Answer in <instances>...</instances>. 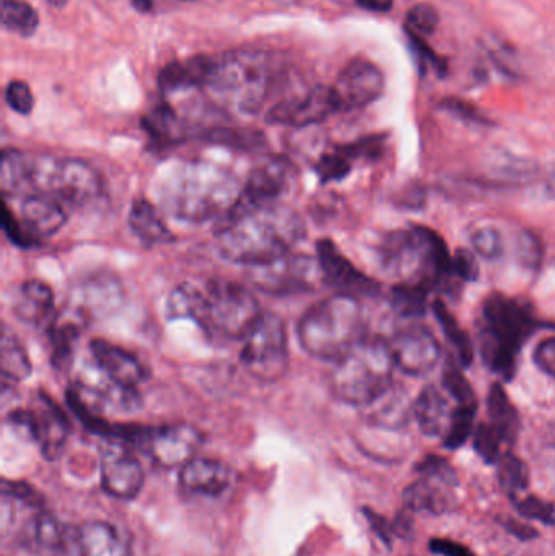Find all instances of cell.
<instances>
[{
  "label": "cell",
  "mask_w": 555,
  "mask_h": 556,
  "mask_svg": "<svg viewBox=\"0 0 555 556\" xmlns=\"http://www.w3.org/2000/svg\"><path fill=\"white\" fill-rule=\"evenodd\" d=\"M305 235L303 218L282 202L225 215L215 225L220 256L248 267L292 253Z\"/></svg>",
  "instance_id": "cell-1"
},
{
  "label": "cell",
  "mask_w": 555,
  "mask_h": 556,
  "mask_svg": "<svg viewBox=\"0 0 555 556\" xmlns=\"http://www.w3.org/2000/svg\"><path fill=\"white\" fill-rule=\"evenodd\" d=\"M240 182L230 172L211 163L191 162L169 168L160 181L163 211L188 224L220 220L238 201Z\"/></svg>",
  "instance_id": "cell-2"
},
{
  "label": "cell",
  "mask_w": 555,
  "mask_h": 556,
  "mask_svg": "<svg viewBox=\"0 0 555 556\" xmlns=\"http://www.w3.org/2000/svg\"><path fill=\"white\" fill-rule=\"evenodd\" d=\"M297 333L310 356L338 362L367 337L361 301L341 293L325 298L303 314Z\"/></svg>",
  "instance_id": "cell-3"
},
{
  "label": "cell",
  "mask_w": 555,
  "mask_h": 556,
  "mask_svg": "<svg viewBox=\"0 0 555 556\" xmlns=\"http://www.w3.org/2000/svg\"><path fill=\"white\" fill-rule=\"evenodd\" d=\"M396 369L390 342L380 337H365L336 362L329 386L338 401L365 408L391 384Z\"/></svg>",
  "instance_id": "cell-4"
},
{
  "label": "cell",
  "mask_w": 555,
  "mask_h": 556,
  "mask_svg": "<svg viewBox=\"0 0 555 556\" xmlns=\"http://www.w3.org/2000/svg\"><path fill=\"white\" fill-rule=\"evenodd\" d=\"M482 317V359L495 375L512 378L518 352L533 336L537 319L528 306L504 294H492L488 298Z\"/></svg>",
  "instance_id": "cell-5"
},
{
  "label": "cell",
  "mask_w": 555,
  "mask_h": 556,
  "mask_svg": "<svg viewBox=\"0 0 555 556\" xmlns=\"http://www.w3.org/2000/svg\"><path fill=\"white\" fill-rule=\"evenodd\" d=\"M263 316L260 303L250 288L230 280H211L201 288L194 323L214 342H237Z\"/></svg>",
  "instance_id": "cell-6"
},
{
  "label": "cell",
  "mask_w": 555,
  "mask_h": 556,
  "mask_svg": "<svg viewBox=\"0 0 555 556\" xmlns=\"http://www.w3.org/2000/svg\"><path fill=\"white\" fill-rule=\"evenodd\" d=\"M225 94L244 113H256L269 88V55L260 49H237L214 59L207 85Z\"/></svg>",
  "instance_id": "cell-7"
},
{
  "label": "cell",
  "mask_w": 555,
  "mask_h": 556,
  "mask_svg": "<svg viewBox=\"0 0 555 556\" xmlns=\"http://www.w3.org/2000/svg\"><path fill=\"white\" fill-rule=\"evenodd\" d=\"M103 192L100 175L84 160L29 155L28 195L46 194L74 207L97 201Z\"/></svg>",
  "instance_id": "cell-8"
},
{
  "label": "cell",
  "mask_w": 555,
  "mask_h": 556,
  "mask_svg": "<svg viewBox=\"0 0 555 556\" xmlns=\"http://www.w3.org/2000/svg\"><path fill=\"white\" fill-rule=\"evenodd\" d=\"M241 365L251 378L276 382L289 369V337L286 323L277 314L263 313L244 339Z\"/></svg>",
  "instance_id": "cell-9"
},
{
  "label": "cell",
  "mask_w": 555,
  "mask_h": 556,
  "mask_svg": "<svg viewBox=\"0 0 555 556\" xmlns=\"http://www.w3.org/2000/svg\"><path fill=\"white\" fill-rule=\"evenodd\" d=\"M321 278L318 261L305 254L287 253L269 263L250 267L248 281L251 287L273 296L308 293Z\"/></svg>",
  "instance_id": "cell-10"
},
{
  "label": "cell",
  "mask_w": 555,
  "mask_h": 556,
  "mask_svg": "<svg viewBox=\"0 0 555 556\" xmlns=\"http://www.w3.org/2000/svg\"><path fill=\"white\" fill-rule=\"evenodd\" d=\"M295 175V166L283 156L263 160L251 169L240 198L225 215L243 214L251 208L276 204L292 188Z\"/></svg>",
  "instance_id": "cell-11"
},
{
  "label": "cell",
  "mask_w": 555,
  "mask_h": 556,
  "mask_svg": "<svg viewBox=\"0 0 555 556\" xmlns=\"http://www.w3.org/2000/svg\"><path fill=\"white\" fill-rule=\"evenodd\" d=\"M202 444V434L191 425L178 424L166 427H147L139 446L150 459L163 469L182 467L194 459Z\"/></svg>",
  "instance_id": "cell-12"
},
{
  "label": "cell",
  "mask_w": 555,
  "mask_h": 556,
  "mask_svg": "<svg viewBox=\"0 0 555 556\" xmlns=\"http://www.w3.org/2000/svg\"><path fill=\"white\" fill-rule=\"evenodd\" d=\"M10 420L16 427H22L33 440L38 441L48 459H55L61 454L67 441L68 421L64 412L48 395L38 394L35 407L13 412Z\"/></svg>",
  "instance_id": "cell-13"
},
{
  "label": "cell",
  "mask_w": 555,
  "mask_h": 556,
  "mask_svg": "<svg viewBox=\"0 0 555 556\" xmlns=\"http://www.w3.org/2000/svg\"><path fill=\"white\" fill-rule=\"evenodd\" d=\"M316 261L323 281L338 293L349 296H377L380 283L357 269L331 240H319L316 244Z\"/></svg>",
  "instance_id": "cell-14"
},
{
  "label": "cell",
  "mask_w": 555,
  "mask_h": 556,
  "mask_svg": "<svg viewBox=\"0 0 555 556\" xmlns=\"http://www.w3.org/2000/svg\"><path fill=\"white\" fill-rule=\"evenodd\" d=\"M341 111L335 88L316 85L308 93L280 101L270 108L266 121L277 126L306 127L323 123Z\"/></svg>",
  "instance_id": "cell-15"
},
{
  "label": "cell",
  "mask_w": 555,
  "mask_h": 556,
  "mask_svg": "<svg viewBox=\"0 0 555 556\" xmlns=\"http://www.w3.org/2000/svg\"><path fill=\"white\" fill-rule=\"evenodd\" d=\"M332 88L341 111L361 110L383 94L384 75L371 62L355 59L342 68Z\"/></svg>",
  "instance_id": "cell-16"
},
{
  "label": "cell",
  "mask_w": 555,
  "mask_h": 556,
  "mask_svg": "<svg viewBox=\"0 0 555 556\" xmlns=\"http://www.w3.org/2000/svg\"><path fill=\"white\" fill-rule=\"evenodd\" d=\"M396 368L404 375L422 378L430 375L439 365L440 343L432 332L424 327H409L401 330L390 342Z\"/></svg>",
  "instance_id": "cell-17"
},
{
  "label": "cell",
  "mask_w": 555,
  "mask_h": 556,
  "mask_svg": "<svg viewBox=\"0 0 555 556\" xmlns=\"http://www.w3.org/2000/svg\"><path fill=\"white\" fill-rule=\"evenodd\" d=\"M101 486L117 500H134L143 486L139 460L126 447L111 443L101 454Z\"/></svg>",
  "instance_id": "cell-18"
},
{
  "label": "cell",
  "mask_w": 555,
  "mask_h": 556,
  "mask_svg": "<svg viewBox=\"0 0 555 556\" xmlns=\"http://www.w3.org/2000/svg\"><path fill=\"white\" fill-rule=\"evenodd\" d=\"M16 218L26 237L36 247L39 240L52 237L64 227L67 222V212H65L64 202L51 195L31 194L23 199L20 204V215Z\"/></svg>",
  "instance_id": "cell-19"
},
{
  "label": "cell",
  "mask_w": 555,
  "mask_h": 556,
  "mask_svg": "<svg viewBox=\"0 0 555 556\" xmlns=\"http://www.w3.org/2000/svg\"><path fill=\"white\" fill-rule=\"evenodd\" d=\"M91 358L94 365L117 384L137 389L147 379V368L133 353L123 346L114 345L103 339L90 342Z\"/></svg>",
  "instance_id": "cell-20"
},
{
  "label": "cell",
  "mask_w": 555,
  "mask_h": 556,
  "mask_svg": "<svg viewBox=\"0 0 555 556\" xmlns=\"http://www.w3.org/2000/svg\"><path fill=\"white\" fill-rule=\"evenodd\" d=\"M179 485L192 495L217 496L230 485V470L220 460L194 457L181 467Z\"/></svg>",
  "instance_id": "cell-21"
},
{
  "label": "cell",
  "mask_w": 555,
  "mask_h": 556,
  "mask_svg": "<svg viewBox=\"0 0 555 556\" xmlns=\"http://www.w3.org/2000/svg\"><path fill=\"white\" fill-rule=\"evenodd\" d=\"M88 317L77 307L65 311L61 316L54 317L49 327V340H51V365L58 371L71 368L74 362V349L80 339Z\"/></svg>",
  "instance_id": "cell-22"
},
{
  "label": "cell",
  "mask_w": 555,
  "mask_h": 556,
  "mask_svg": "<svg viewBox=\"0 0 555 556\" xmlns=\"http://www.w3.org/2000/svg\"><path fill=\"white\" fill-rule=\"evenodd\" d=\"M81 304H75L88 319L91 316H106L114 313L123 303L124 290L116 277L97 276L88 278L81 285L80 291Z\"/></svg>",
  "instance_id": "cell-23"
},
{
  "label": "cell",
  "mask_w": 555,
  "mask_h": 556,
  "mask_svg": "<svg viewBox=\"0 0 555 556\" xmlns=\"http://www.w3.org/2000/svg\"><path fill=\"white\" fill-rule=\"evenodd\" d=\"M364 410L367 412V420L375 427L396 430L404 427L411 415H414V402L407 395L406 389L391 384Z\"/></svg>",
  "instance_id": "cell-24"
},
{
  "label": "cell",
  "mask_w": 555,
  "mask_h": 556,
  "mask_svg": "<svg viewBox=\"0 0 555 556\" xmlns=\"http://www.w3.org/2000/svg\"><path fill=\"white\" fill-rule=\"evenodd\" d=\"M54 293L41 280H26L13 298L12 311L16 319L29 326H39L51 319Z\"/></svg>",
  "instance_id": "cell-25"
},
{
  "label": "cell",
  "mask_w": 555,
  "mask_h": 556,
  "mask_svg": "<svg viewBox=\"0 0 555 556\" xmlns=\"http://www.w3.org/2000/svg\"><path fill=\"white\" fill-rule=\"evenodd\" d=\"M455 410V408H453ZM450 402L436 386H427L414 401V418L427 437H445L452 421Z\"/></svg>",
  "instance_id": "cell-26"
},
{
  "label": "cell",
  "mask_w": 555,
  "mask_h": 556,
  "mask_svg": "<svg viewBox=\"0 0 555 556\" xmlns=\"http://www.w3.org/2000/svg\"><path fill=\"white\" fill-rule=\"evenodd\" d=\"M453 485L433 477L420 476L417 482L404 490V505L414 513L442 515L452 505Z\"/></svg>",
  "instance_id": "cell-27"
},
{
  "label": "cell",
  "mask_w": 555,
  "mask_h": 556,
  "mask_svg": "<svg viewBox=\"0 0 555 556\" xmlns=\"http://www.w3.org/2000/svg\"><path fill=\"white\" fill-rule=\"evenodd\" d=\"M212 65L214 59L207 55H195L185 62H173L160 72V88L163 93H175L186 88L205 87Z\"/></svg>",
  "instance_id": "cell-28"
},
{
  "label": "cell",
  "mask_w": 555,
  "mask_h": 556,
  "mask_svg": "<svg viewBox=\"0 0 555 556\" xmlns=\"http://www.w3.org/2000/svg\"><path fill=\"white\" fill-rule=\"evenodd\" d=\"M129 225L133 233L149 247H160L175 241V235L166 227L155 205L147 199L134 201L129 211Z\"/></svg>",
  "instance_id": "cell-29"
},
{
  "label": "cell",
  "mask_w": 555,
  "mask_h": 556,
  "mask_svg": "<svg viewBox=\"0 0 555 556\" xmlns=\"http://www.w3.org/2000/svg\"><path fill=\"white\" fill-rule=\"evenodd\" d=\"M77 541L81 556H127L123 539L110 522H85L78 529Z\"/></svg>",
  "instance_id": "cell-30"
},
{
  "label": "cell",
  "mask_w": 555,
  "mask_h": 556,
  "mask_svg": "<svg viewBox=\"0 0 555 556\" xmlns=\"http://www.w3.org/2000/svg\"><path fill=\"white\" fill-rule=\"evenodd\" d=\"M491 425L499 431L505 444H514L520 431V417L501 384H494L488 397Z\"/></svg>",
  "instance_id": "cell-31"
},
{
  "label": "cell",
  "mask_w": 555,
  "mask_h": 556,
  "mask_svg": "<svg viewBox=\"0 0 555 556\" xmlns=\"http://www.w3.org/2000/svg\"><path fill=\"white\" fill-rule=\"evenodd\" d=\"M29 153L5 149L0 166V188L3 199L28 195Z\"/></svg>",
  "instance_id": "cell-32"
},
{
  "label": "cell",
  "mask_w": 555,
  "mask_h": 556,
  "mask_svg": "<svg viewBox=\"0 0 555 556\" xmlns=\"http://www.w3.org/2000/svg\"><path fill=\"white\" fill-rule=\"evenodd\" d=\"M2 356H0V369H2L3 388L7 384H18L31 376L33 365L29 362L25 346L20 342L15 333L9 329L2 333Z\"/></svg>",
  "instance_id": "cell-33"
},
{
  "label": "cell",
  "mask_w": 555,
  "mask_h": 556,
  "mask_svg": "<svg viewBox=\"0 0 555 556\" xmlns=\"http://www.w3.org/2000/svg\"><path fill=\"white\" fill-rule=\"evenodd\" d=\"M142 127L156 146H173L181 142L185 137L178 116L168 106L155 108L152 113L147 114L142 119Z\"/></svg>",
  "instance_id": "cell-34"
},
{
  "label": "cell",
  "mask_w": 555,
  "mask_h": 556,
  "mask_svg": "<svg viewBox=\"0 0 555 556\" xmlns=\"http://www.w3.org/2000/svg\"><path fill=\"white\" fill-rule=\"evenodd\" d=\"M0 22L5 29L28 38L39 26V16L26 0H0Z\"/></svg>",
  "instance_id": "cell-35"
},
{
  "label": "cell",
  "mask_w": 555,
  "mask_h": 556,
  "mask_svg": "<svg viewBox=\"0 0 555 556\" xmlns=\"http://www.w3.org/2000/svg\"><path fill=\"white\" fill-rule=\"evenodd\" d=\"M433 313H436L437 320H439L440 327H442L443 336L446 337L455 352L458 353L459 365H471L475 349H472V342L468 333L462 329L458 320L455 319V316L450 313L449 307L442 301L433 303Z\"/></svg>",
  "instance_id": "cell-36"
},
{
  "label": "cell",
  "mask_w": 555,
  "mask_h": 556,
  "mask_svg": "<svg viewBox=\"0 0 555 556\" xmlns=\"http://www.w3.org/2000/svg\"><path fill=\"white\" fill-rule=\"evenodd\" d=\"M205 140L217 146L230 147L235 150H257L266 146V137L263 132L254 129H238V127H217L209 130L204 136Z\"/></svg>",
  "instance_id": "cell-37"
},
{
  "label": "cell",
  "mask_w": 555,
  "mask_h": 556,
  "mask_svg": "<svg viewBox=\"0 0 555 556\" xmlns=\"http://www.w3.org/2000/svg\"><path fill=\"white\" fill-rule=\"evenodd\" d=\"M391 303H393L394 311L401 316H422L427 306V287L420 283H411V281L400 285L393 290Z\"/></svg>",
  "instance_id": "cell-38"
},
{
  "label": "cell",
  "mask_w": 555,
  "mask_h": 556,
  "mask_svg": "<svg viewBox=\"0 0 555 556\" xmlns=\"http://www.w3.org/2000/svg\"><path fill=\"white\" fill-rule=\"evenodd\" d=\"M499 480H501L502 489L508 493H520L528 489L530 483V472H528L527 464L515 456V454H504L497 463Z\"/></svg>",
  "instance_id": "cell-39"
},
{
  "label": "cell",
  "mask_w": 555,
  "mask_h": 556,
  "mask_svg": "<svg viewBox=\"0 0 555 556\" xmlns=\"http://www.w3.org/2000/svg\"><path fill=\"white\" fill-rule=\"evenodd\" d=\"M476 412H478V405H456L445 433L446 447L458 450L468 441L475 430Z\"/></svg>",
  "instance_id": "cell-40"
},
{
  "label": "cell",
  "mask_w": 555,
  "mask_h": 556,
  "mask_svg": "<svg viewBox=\"0 0 555 556\" xmlns=\"http://www.w3.org/2000/svg\"><path fill=\"white\" fill-rule=\"evenodd\" d=\"M443 388L458 405H478L475 392L462 371V365L449 359L443 368Z\"/></svg>",
  "instance_id": "cell-41"
},
{
  "label": "cell",
  "mask_w": 555,
  "mask_h": 556,
  "mask_svg": "<svg viewBox=\"0 0 555 556\" xmlns=\"http://www.w3.org/2000/svg\"><path fill=\"white\" fill-rule=\"evenodd\" d=\"M31 539L42 551L54 552L62 547L64 534L59 522L51 515L36 516L31 526Z\"/></svg>",
  "instance_id": "cell-42"
},
{
  "label": "cell",
  "mask_w": 555,
  "mask_h": 556,
  "mask_svg": "<svg viewBox=\"0 0 555 556\" xmlns=\"http://www.w3.org/2000/svg\"><path fill=\"white\" fill-rule=\"evenodd\" d=\"M351 159L341 149L335 153H326L316 163L315 169L321 185L341 181L351 173Z\"/></svg>",
  "instance_id": "cell-43"
},
{
  "label": "cell",
  "mask_w": 555,
  "mask_h": 556,
  "mask_svg": "<svg viewBox=\"0 0 555 556\" xmlns=\"http://www.w3.org/2000/svg\"><path fill=\"white\" fill-rule=\"evenodd\" d=\"M440 23L439 10L432 3H417L407 12L406 26L409 33L419 36H429L436 31Z\"/></svg>",
  "instance_id": "cell-44"
},
{
  "label": "cell",
  "mask_w": 555,
  "mask_h": 556,
  "mask_svg": "<svg viewBox=\"0 0 555 556\" xmlns=\"http://www.w3.org/2000/svg\"><path fill=\"white\" fill-rule=\"evenodd\" d=\"M504 444L505 441L491 424L479 425L475 433V447L485 463L497 464L504 456L502 454Z\"/></svg>",
  "instance_id": "cell-45"
},
{
  "label": "cell",
  "mask_w": 555,
  "mask_h": 556,
  "mask_svg": "<svg viewBox=\"0 0 555 556\" xmlns=\"http://www.w3.org/2000/svg\"><path fill=\"white\" fill-rule=\"evenodd\" d=\"M472 250L488 261L497 260L504 254L502 235L495 228H479L471 238Z\"/></svg>",
  "instance_id": "cell-46"
},
{
  "label": "cell",
  "mask_w": 555,
  "mask_h": 556,
  "mask_svg": "<svg viewBox=\"0 0 555 556\" xmlns=\"http://www.w3.org/2000/svg\"><path fill=\"white\" fill-rule=\"evenodd\" d=\"M5 100L7 104L22 116H28L35 108V97H33L31 90L25 81H10L7 85Z\"/></svg>",
  "instance_id": "cell-47"
},
{
  "label": "cell",
  "mask_w": 555,
  "mask_h": 556,
  "mask_svg": "<svg viewBox=\"0 0 555 556\" xmlns=\"http://www.w3.org/2000/svg\"><path fill=\"white\" fill-rule=\"evenodd\" d=\"M517 509L525 518L537 519V521L544 522V525H554L555 522L554 506L544 502V500L537 498V496L518 500Z\"/></svg>",
  "instance_id": "cell-48"
},
{
  "label": "cell",
  "mask_w": 555,
  "mask_h": 556,
  "mask_svg": "<svg viewBox=\"0 0 555 556\" xmlns=\"http://www.w3.org/2000/svg\"><path fill=\"white\" fill-rule=\"evenodd\" d=\"M417 472L424 477H433V479L443 480L450 485H458V477H456L455 469L446 463L442 457L427 456L422 463L417 466Z\"/></svg>",
  "instance_id": "cell-49"
},
{
  "label": "cell",
  "mask_w": 555,
  "mask_h": 556,
  "mask_svg": "<svg viewBox=\"0 0 555 556\" xmlns=\"http://www.w3.org/2000/svg\"><path fill=\"white\" fill-rule=\"evenodd\" d=\"M2 225L3 231H5L7 237H9V240L12 241L15 247L23 248V250H29V248L35 247V244L29 241V238L26 237L22 225L18 224V218H16V215L12 214L7 202H3Z\"/></svg>",
  "instance_id": "cell-50"
},
{
  "label": "cell",
  "mask_w": 555,
  "mask_h": 556,
  "mask_svg": "<svg viewBox=\"0 0 555 556\" xmlns=\"http://www.w3.org/2000/svg\"><path fill=\"white\" fill-rule=\"evenodd\" d=\"M478 261L475 254L469 251H458L453 256V276L462 278V280H476L478 278Z\"/></svg>",
  "instance_id": "cell-51"
},
{
  "label": "cell",
  "mask_w": 555,
  "mask_h": 556,
  "mask_svg": "<svg viewBox=\"0 0 555 556\" xmlns=\"http://www.w3.org/2000/svg\"><path fill=\"white\" fill-rule=\"evenodd\" d=\"M534 363L541 371L555 378V337L543 340L534 350Z\"/></svg>",
  "instance_id": "cell-52"
},
{
  "label": "cell",
  "mask_w": 555,
  "mask_h": 556,
  "mask_svg": "<svg viewBox=\"0 0 555 556\" xmlns=\"http://www.w3.org/2000/svg\"><path fill=\"white\" fill-rule=\"evenodd\" d=\"M443 110L449 113L455 114V116L462 117L465 121H475V123H485V117L479 113L478 108L472 106L468 101L455 100V98H449V100L442 101Z\"/></svg>",
  "instance_id": "cell-53"
},
{
  "label": "cell",
  "mask_w": 555,
  "mask_h": 556,
  "mask_svg": "<svg viewBox=\"0 0 555 556\" xmlns=\"http://www.w3.org/2000/svg\"><path fill=\"white\" fill-rule=\"evenodd\" d=\"M518 251H520L521 263L527 267H538L541 257H543L540 241L530 233H525L524 237L520 238V248H518Z\"/></svg>",
  "instance_id": "cell-54"
},
{
  "label": "cell",
  "mask_w": 555,
  "mask_h": 556,
  "mask_svg": "<svg viewBox=\"0 0 555 556\" xmlns=\"http://www.w3.org/2000/svg\"><path fill=\"white\" fill-rule=\"evenodd\" d=\"M430 551L433 554L443 556H476L465 545L456 544V542L445 541V539H433L430 541Z\"/></svg>",
  "instance_id": "cell-55"
},
{
  "label": "cell",
  "mask_w": 555,
  "mask_h": 556,
  "mask_svg": "<svg viewBox=\"0 0 555 556\" xmlns=\"http://www.w3.org/2000/svg\"><path fill=\"white\" fill-rule=\"evenodd\" d=\"M3 496H12V498L23 500V502L38 503V493L33 492L28 483L23 482H3Z\"/></svg>",
  "instance_id": "cell-56"
},
{
  "label": "cell",
  "mask_w": 555,
  "mask_h": 556,
  "mask_svg": "<svg viewBox=\"0 0 555 556\" xmlns=\"http://www.w3.org/2000/svg\"><path fill=\"white\" fill-rule=\"evenodd\" d=\"M365 516H367L368 522H370L371 529L377 532L378 538L384 542V544H391V538H393L394 529L387 519L378 516L377 513L370 511V509H364Z\"/></svg>",
  "instance_id": "cell-57"
},
{
  "label": "cell",
  "mask_w": 555,
  "mask_h": 556,
  "mask_svg": "<svg viewBox=\"0 0 555 556\" xmlns=\"http://www.w3.org/2000/svg\"><path fill=\"white\" fill-rule=\"evenodd\" d=\"M355 2L368 12L387 13L393 9V0H355Z\"/></svg>",
  "instance_id": "cell-58"
},
{
  "label": "cell",
  "mask_w": 555,
  "mask_h": 556,
  "mask_svg": "<svg viewBox=\"0 0 555 556\" xmlns=\"http://www.w3.org/2000/svg\"><path fill=\"white\" fill-rule=\"evenodd\" d=\"M508 531L512 534L517 535L520 539H533L537 538V531L534 529L528 528V526L520 525L518 521H512L507 525Z\"/></svg>",
  "instance_id": "cell-59"
},
{
  "label": "cell",
  "mask_w": 555,
  "mask_h": 556,
  "mask_svg": "<svg viewBox=\"0 0 555 556\" xmlns=\"http://www.w3.org/2000/svg\"><path fill=\"white\" fill-rule=\"evenodd\" d=\"M130 2H133V5L136 7L140 13H147L153 9L152 0H130Z\"/></svg>",
  "instance_id": "cell-60"
},
{
  "label": "cell",
  "mask_w": 555,
  "mask_h": 556,
  "mask_svg": "<svg viewBox=\"0 0 555 556\" xmlns=\"http://www.w3.org/2000/svg\"><path fill=\"white\" fill-rule=\"evenodd\" d=\"M49 3H52V5L55 7H62L65 3V0H48Z\"/></svg>",
  "instance_id": "cell-61"
},
{
  "label": "cell",
  "mask_w": 555,
  "mask_h": 556,
  "mask_svg": "<svg viewBox=\"0 0 555 556\" xmlns=\"http://www.w3.org/2000/svg\"><path fill=\"white\" fill-rule=\"evenodd\" d=\"M181 2H194V0H181Z\"/></svg>",
  "instance_id": "cell-62"
}]
</instances>
